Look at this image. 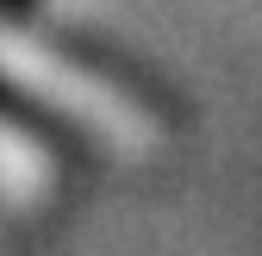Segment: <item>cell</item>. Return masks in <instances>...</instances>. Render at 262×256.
I'll list each match as a JSON object with an SVG mask.
<instances>
[{"label":"cell","mask_w":262,"mask_h":256,"mask_svg":"<svg viewBox=\"0 0 262 256\" xmlns=\"http://www.w3.org/2000/svg\"><path fill=\"white\" fill-rule=\"evenodd\" d=\"M38 44L62 62V69H75V75H94V81H106L119 100L131 106H144L156 125H181V94L162 81L144 56H131L119 50L113 38H94V31H69V25H38Z\"/></svg>","instance_id":"1"},{"label":"cell","mask_w":262,"mask_h":256,"mask_svg":"<svg viewBox=\"0 0 262 256\" xmlns=\"http://www.w3.org/2000/svg\"><path fill=\"white\" fill-rule=\"evenodd\" d=\"M0 125H7V132H19L25 144H38L50 163H62V169H88V138L75 132L69 119H56L50 106H38L13 75H0Z\"/></svg>","instance_id":"2"},{"label":"cell","mask_w":262,"mask_h":256,"mask_svg":"<svg viewBox=\"0 0 262 256\" xmlns=\"http://www.w3.org/2000/svg\"><path fill=\"white\" fill-rule=\"evenodd\" d=\"M38 7H44V0H0V25H31Z\"/></svg>","instance_id":"3"}]
</instances>
